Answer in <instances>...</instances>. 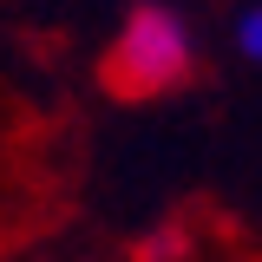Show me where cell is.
Segmentation results:
<instances>
[{"mask_svg":"<svg viewBox=\"0 0 262 262\" xmlns=\"http://www.w3.org/2000/svg\"><path fill=\"white\" fill-rule=\"evenodd\" d=\"M190 79V33L170 7H138L105 53V85L118 98H151Z\"/></svg>","mask_w":262,"mask_h":262,"instance_id":"cell-1","label":"cell"},{"mask_svg":"<svg viewBox=\"0 0 262 262\" xmlns=\"http://www.w3.org/2000/svg\"><path fill=\"white\" fill-rule=\"evenodd\" d=\"M236 39H243V53L262 66V7H256V13H243V33H236Z\"/></svg>","mask_w":262,"mask_h":262,"instance_id":"cell-2","label":"cell"}]
</instances>
